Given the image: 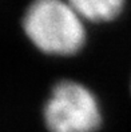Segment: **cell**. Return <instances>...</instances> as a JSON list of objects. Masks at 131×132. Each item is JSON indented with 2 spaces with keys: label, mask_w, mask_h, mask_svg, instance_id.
I'll list each match as a JSON object with an SVG mask.
<instances>
[{
  "label": "cell",
  "mask_w": 131,
  "mask_h": 132,
  "mask_svg": "<svg viewBox=\"0 0 131 132\" xmlns=\"http://www.w3.org/2000/svg\"><path fill=\"white\" fill-rule=\"evenodd\" d=\"M80 18L91 21H109L120 13L125 0H68Z\"/></svg>",
  "instance_id": "3957f363"
},
{
  "label": "cell",
  "mask_w": 131,
  "mask_h": 132,
  "mask_svg": "<svg viewBox=\"0 0 131 132\" xmlns=\"http://www.w3.org/2000/svg\"><path fill=\"white\" fill-rule=\"evenodd\" d=\"M43 119L50 132H96L102 124V112L96 96L86 85L61 80L52 87Z\"/></svg>",
  "instance_id": "7a4b0ae2"
},
{
  "label": "cell",
  "mask_w": 131,
  "mask_h": 132,
  "mask_svg": "<svg viewBox=\"0 0 131 132\" xmlns=\"http://www.w3.org/2000/svg\"><path fill=\"white\" fill-rule=\"evenodd\" d=\"M23 28L35 47L48 55H75L86 40L82 18L63 0H34L24 13Z\"/></svg>",
  "instance_id": "6da1fadb"
}]
</instances>
